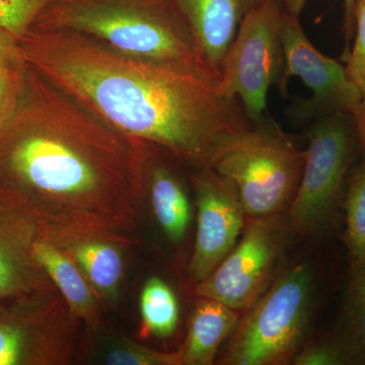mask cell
Listing matches in <instances>:
<instances>
[{
  "mask_svg": "<svg viewBox=\"0 0 365 365\" xmlns=\"http://www.w3.org/2000/svg\"><path fill=\"white\" fill-rule=\"evenodd\" d=\"M151 148L26 64L20 100L0 125V194L38 218L86 215L129 230Z\"/></svg>",
  "mask_w": 365,
  "mask_h": 365,
  "instance_id": "1",
  "label": "cell"
},
{
  "mask_svg": "<svg viewBox=\"0 0 365 365\" xmlns=\"http://www.w3.org/2000/svg\"><path fill=\"white\" fill-rule=\"evenodd\" d=\"M21 56L115 130L153 144L192 170L212 168L252 122L215 79L120 54L64 31L31 28Z\"/></svg>",
  "mask_w": 365,
  "mask_h": 365,
  "instance_id": "2",
  "label": "cell"
},
{
  "mask_svg": "<svg viewBox=\"0 0 365 365\" xmlns=\"http://www.w3.org/2000/svg\"><path fill=\"white\" fill-rule=\"evenodd\" d=\"M32 28L76 34L126 56L215 79L173 0H53Z\"/></svg>",
  "mask_w": 365,
  "mask_h": 365,
  "instance_id": "3",
  "label": "cell"
},
{
  "mask_svg": "<svg viewBox=\"0 0 365 365\" xmlns=\"http://www.w3.org/2000/svg\"><path fill=\"white\" fill-rule=\"evenodd\" d=\"M313 292L314 273L309 264L283 271L242 314L215 364H292L306 341Z\"/></svg>",
  "mask_w": 365,
  "mask_h": 365,
  "instance_id": "4",
  "label": "cell"
},
{
  "mask_svg": "<svg viewBox=\"0 0 365 365\" xmlns=\"http://www.w3.org/2000/svg\"><path fill=\"white\" fill-rule=\"evenodd\" d=\"M304 150L268 112L230 141L211 169L232 180L248 217L288 212L299 189Z\"/></svg>",
  "mask_w": 365,
  "mask_h": 365,
  "instance_id": "5",
  "label": "cell"
},
{
  "mask_svg": "<svg viewBox=\"0 0 365 365\" xmlns=\"http://www.w3.org/2000/svg\"><path fill=\"white\" fill-rule=\"evenodd\" d=\"M361 153L352 114L332 113L309 122L302 180L288 210L295 235H318L332 227Z\"/></svg>",
  "mask_w": 365,
  "mask_h": 365,
  "instance_id": "6",
  "label": "cell"
},
{
  "mask_svg": "<svg viewBox=\"0 0 365 365\" xmlns=\"http://www.w3.org/2000/svg\"><path fill=\"white\" fill-rule=\"evenodd\" d=\"M285 0H265L240 24L228 47L217 86L222 95L237 98L250 121H259L267 113L271 86L282 88L284 50L281 39Z\"/></svg>",
  "mask_w": 365,
  "mask_h": 365,
  "instance_id": "7",
  "label": "cell"
},
{
  "mask_svg": "<svg viewBox=\"0 0 365 365\" xmlns=\"http://www.w3.org/2000/svg\"><path fill=\"white\" fill-rule=\"evenodd\" d=\"M83 322L56 287L0 302V365L72 364Z\"/></svg>",
  "mask_w": 365,
  "mask_h": 365,
  "instance_id": "8",
  "label": "cell"
},
{
  "mask_svg": "<svg viewBox=\"0 0 365 365\" xmlns=\"http://www.w3.org/2000/svg\"><path fill=\"white\" fill-rule=\"evenodd\" d=\"M294 235L288 212L247 218L234 249L206 279L197 283V297L246 312L275 279L276 268Z\"/></svg>",
  "mask_w": 365,
  "mask_h": 365,
  "instance_id": "9",
  "label": "cell"
},
{
  "mask_svg": "<svg viewBox=\"0 0 365 365\" xmlns=\"http://www.w3.org/2000/svg\"><path fill=\"white\" fill-rule=\"evenodd\" d=\"M41 234L58 247L86 276L103 307L121 297L130 239L109 222L86 215L39 218Z\"/></svg>",
  "mask_w": 365,
  "mask_h": 365,
  "instance_id": "10",
  "label": "cell"
},
{
  "mask_svg": "<svg viewBox=\"0 0 365 365\" xmlns=\"http://www.w3.org/2000/svg\"><path fill=\"white\" fill-rule=\"evenodd\" d=\"M281 39L285 59L281 96L287 97L288 81L292 76L302 79L313 93L309 100L297 102L290 109V117L309 123L322 115L332 113H349L356 116L364 102L359 88L348 76L345 66L312 44L302 29L300 14L290 11L287 4Z\"/></svg>",
  "mask_w": 365,
  "mask_h": 365,
  "instance_id": "11",
  "label": "cell"
},
{
  "mask_svg": "<svg viewBox=\"0 0 365 365\" xmlns=\"http://www.w3.org/2000/svg\"><path fill=\"white\" fill-rule=\"evenodd\" d=\"M197 227L189 272L197 283L208 277L239 241L248 216L232 180L211 168L189 177Z\"/></svg>",
  "mask_w": 365,
  "mask_h": 365,
  "instance_id": "12",
  "label": "cell"
},
{
  "mask_svg": "<svg viewBox=\"0 0 365 365\" xmlns=\"http://www.w3.org/2000/svg\"><path fill=\"white\" fill-rule=\"evenodd\" d=\"M37 216L0 194V302L56 287L34 253Z\"/></svg>",
  "mask_w": 365,
  "mask_h": 365,
  "instance_id": "13",
  "label": "cell"
},
{
  "mask_svg": "<svg viewBox=\"0 0 365 365\" xmlns=\"http://www.w3.org/2000/svg\"><path fill=\"white\" fill-rule=\"evenodd\" d=\"M265 0H173L188 25L199 59L218 81L223 57L247 14Z\"/></svg>",
  "mask_w": 365,
  "mask_h": 365,
  "instance_id": "14",
  "label": "cell"
},
{
  "mask_svg": "<svg viewBox=\"0 0 365 365\" xmlns=\"http://www.w3.org/2000/svg\"><path fill=\"white\" fill-rule=\"evenodd\" d=\"M178 163L168 151L153 144L146 163L144 196L150 198L163 234L170 244L180 248L191 225V204Z\"/></svg>",
  "mask_w": 365,
  "mask_h": 365,
  "instance_id": "15",
  "label": "cell"
},
{
  "mask_svg": "<svg viewBox=\"0 0 365 365\" xmlns=\"http://www.w3.org/2000/svg\"><path fill=\"white\" fill-rule=\"evenodd\" d=\"M34 253L40 265L54 283L71 314L83 322L86 328L98 330L104 311L97 294L86 276L73 260L44 235L40 234L34 242Z\"/></svg>",
  "mask_w": 365,
  "mask_h": 365,
  "instance_id": "16",
  "label": "cell"
},
{
  "mask_svg": "<svg viewBox=\"0 0 365 365\" xmlns=\"http://www.w3.org/2000/svg\"><path fill=\"white\" fill-rule=\"evenodd\" d=\"M235 311L210 297H198L190 319L188 335L180 350L182 365H212L241 319Z\"/></svg>",
  "mask_w": 365,
  "mask_h": 365,
  "instance_id": "17",
  "label": "cell"
},
{
  "mask_svg": "<svg viewBox=\"0 0 365 365\" xmlns=\"http://www.w3.org/2000/svg\"><path fill=\"white\" fill-rule=\"evenodd\" d=\"M338 342L346 364L365 365V261L350 266Z\"/></svg>",
  "mask_w": 365,
  "mask_h": 365,
  "instance_id": "18",
  "label": "cell"
},
{
  "mask_svg": "<svg viewBox=\"0 0 365 365\" xmlns=\"http://www.w3.org/2000/svg\"><path fill=\"white\" fill-rule=\"evenodd\" d=\"M141 334L170 338L176 332L180 309L176 295L157 276L148 278L140 295Z\"/></svg>",
  "mask_w": 365,
  "mask_h": 365,
  "instance_id": "19",
  "label": "cell"
},
{
  "mask_svg": "<svg viewBox=\"0 0 365 365\" xmlns=\"http://www.w3.org/2000/svg\"><path fill=\"white\" fill-rule=\"evenodd\" d=\"M343 235L350 266L365 261V151L354 165L346 185Z\"/></svg>",
  "mask_w": 365,
  "mask_h": 365,
  "instance_id": "20",
  "label": "cell"
},
{
  "mask_svg": "<svg viewBox=\"0 0 365 365\" xmlns=\"http://www.w3.org/2000/svg\"><path fill=\"white\" fill-rule=\"evenodd\" d=\"M108 365H182L180 352H163L129 339L117 338L103 354Z\"/></svg>",
  "mask_w": 365,
  "mask_h": 365,
  "instance_id": "21",
  "label": "cell"
},
{
  "mask_svg": "<svg viewBox=\"0 0 365 365\" xmlns=\"http://www.w3.org/2000/svg\"><path fill=\"white\" fill-rule=\"evenodd\" d=\"M53 0H0V29L20 41Z\"/></svg>",
  "mask_w": 365,
  "mask_h": 365,
  "instance_id": "22",
  "label": "cell"
},
{
  "mask_svg": "<svg viewBox=\"0 0 365 365\" xmlns=\"http://www.w3.org/2000/svg\"><path fill=\"white\" fill-rule=\"evenodd\" d=\"M345 62L348 76L365 100V0L357 1L354 38Z\"/></svg>",
  "mask_w": 365,
  "mask_h": 365,
  "instance_id": "23",
  "label": "cell"
},
{
  "mask_svg": "<svg viewBox=\"0 0 365 365\" xmlns=\"http://www.w3.org/2000/svg\"><path fill=\"white\" fill-rule=\"evenodd\" d=\"M26 63L0 68V125L18 104L26 81Z\"/></svg>",
  "mask_w": 365,
  "mask_h": 365,
  "instance_id": "24",
  "label": "cell"
},
{
  "mask_svg": "<svg viewBox=\"0 0 365 365\" xmlns=\"http://www.w3.org/2000/svg\"><path fill=\"white\" fill-rule=\"evenodd\" d=\"M294 365H342L346 364L344 355L337 338L332 340L304 343L294 357Z\"/></svg>",
  "mask_w": 365,
  "mask_h": 365,
  "instance_id": "25",
  "label": "cell"
},
{
  "mask_svg": "<svg viewBox=\"0 0 365 365\" xmlns=\"http://www.w3.org/2000/svg\"><path fill=\"white\" fill-rule=\"evenodd\" d=\"M359 0H344V19H343L342 31L345 37V49L343 52V61H346L350 48H351L355 31V9ZM288 9L295 14H302L306 4V0H287Z\"/></svg>",
  "mask_w": 365,
  "mask_h": 365,
  "instance_id": "26",
  "label": "cell"
},
{
  "mask_svg": "<svg viewBox=\"0 0 365 365\" xmlns=\"http://www.w3.org/2000/svg\"><path fill=\"white\" fill-rule=\"evenodd\" d=\"M0 57L14 60V61H25L21 56L18 41L14 40L1 29H0Z\"/></svg>",
  "mask_w": 365,
  "mask_h": 365,
  "instance_id": "27",
  "label": "cell"
},
{
  "mask_svg": "<svg viewBox=\"0 0 365 365\" xmlns=\"http://www.w3.org/2000/svg\"><path fill=\"white\" fill-rule=\"evenodd\" d=\"M355 120H356L357 128H359L362 151H365V100L362 102L359 112L355 116Z\"/></svg>",
  "mask_w": 365,
  "mask_h": 365,
  "instance_id": "28",
  "label": "cell"
},
{
  "mask_svg": "<svg viewBox=\"0 0 365 365\" xmlns=\"http://www.w3.org/2000/svg\"><path fill=\"white\" fill-rule=\"evenodd\" d=\"M25 63V61H14V60L2 58V57H0V68L6 66H21V64Z\"/></svg>",
  "mask_w": 365,
  "mask_h": 365,
  "instance_id": "29",
  "label": "cell"
}]
</instances>
